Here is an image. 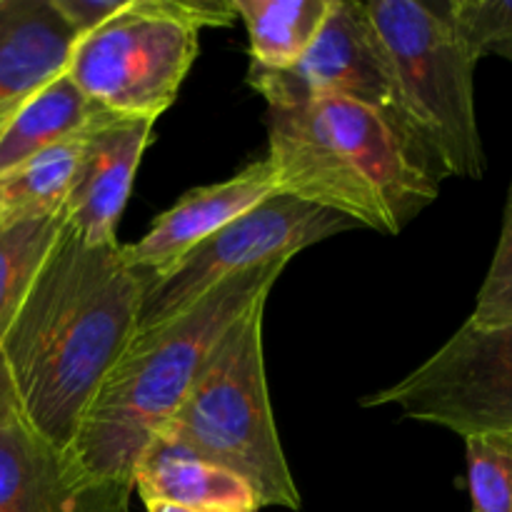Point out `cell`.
Listing matches in <instances>:
<instances>
[{
	"label": "cell",
	"instance_id": "1",
	"mask_svg": "<svg viewBox=\"0 0 512 512\" xmlns=\"http://www.w3.org/2000/svg\"><path fill=\"white\" fill-rule=\"evenodd\" d=\"M148 275L123 245H90L65 220L58 243L20 305L0 355L20 418L70 450L90 403L138 333Z\"/></svg>",
	"mask_w": 512,
	"mask_h": 512
},
{
	"label": "cell",
	"instance_id": "2",
	"mask_svg": "<svg viewBox=\"0 0 512 512\" xmlns=\"http://www.w3.org/2000/svg\"><path fill=\"white\" fill-rule=\"evenodd\" d=\"M268 160L280 195L400 235L438 200L440 178L380 113L348 98L273 105Z\"/></svg>",
	"mask_w": 512,
	"mask_h": 512
},
{
	"label": "cell",
	"instance_id": "3",
	"mask_svg": "<svg viewBox=\"0 0 512 512\" xmlns=\"http://www.w3.org/2000/svg\"><path fill=\"white\" fill-rule=\"evenodd\" d=\"M285 265L233 275L175 318L135 333L75 435L70 453L78 463L133 488V470L153 435L178 413L220 338L255 303L268 300Z\"/></svg>",
	"mask_w": 512,
	"mask_h": 512
},
{
	"label": "cell",
	"instance_id": "4",
	"mask_svg": "<svg viewBox=\"0 0 512 512\" xmlns=\"http://www.w3.org/2000/svg\"><path fill=\"white\" fill-rule=\"evenodd\" d=\"M265 303H255L220 338L178 413L155 435L240 475L258 493L263 508L300 510V490L270 408L263 355Z\"/></svg>",
	"mask_w": 512,
	"mask_h": 512
},
{
	"label": "cell",
	"instance_id": "5",
	"mask_svg": "<svg viewBox=\"0 0 512 512\" xmlns=\"http://www.w3.org/2000/svg\"><path fill=\"white\" fill-rule=\"evenodd\" d=\"M370 20L388 53L403 110L445 178L480 180L485 150L475 115V58L448 3L370 0Z\"/></svg>",
	"mask_w": 512,
	"mask_h": 512
},
{
	"label": "cell",
	"instance_id": "6",
	"mask_svg": "<svg viewBox=\"0 0 512 512\" xmlns=\"http://www.w3.org/2000/svg\"><path fill=\"white\" fill-rule=\"evenodd\" d=\"M235 20L230 0H130L75 43L65 73L105 113L155 123L198 58L200 30Z\"/></svg>",
	"mask_w": 512,
	"mask_h": 512
},
{
	"label": "cell",
	"instance_id": "7",
	"mask_svg": "<svg viewBox=\"0 0 512 512\" xmlns=\"http://www.w3.org/2000/svg\"><path fill=\"white\" fill-rule=\"evenodd\" d=\"M353 228H358L353 220L333 210L290 195H270L203 240L173 268L148 275L138 333L180 315L233 275L270 263H288L300 250Z\"/></svg>",
	"mask_w": 512,
	"mask_h": 512
},
{
	"label": "cell",
	"instance_id": "8",
	"mask_svg": "<svg viewBox=\"0 0 512 512\" xmlns=\"http://www.w3.org/2000/svg\"><path fill=\"white\" fill-rule=\"evenodd\" d=\"M365 408L393 405L415 423L460 438L512 430V320L463 328L408 378L363 398Z\"/></svg>",
	"mask_w": 512,
	"mask_h": 512
},
{
	"label": "cell",
	"instance_id": "9",
	"mask_svg": "<svg viewBox=\"0 0 512 512\" xmlns=\"http://www.w3.org/2000/svg\"><path fill=\"white\" fill-rule=\"evenodd\" d=\"M248 85L273 105H298L315 98H348L383 115L400 138L443 183L433 158L403 110L398 83L365 3L330 0L323 28L303 58L285 70H248Z\"/></svg>",
	"mask_w": 512,
	"mask_h": 512
},
{
	"label": "cell",
	"instance_id": "10",
	"mask_svg": "<svg viewBox=\"0 0 512 512\" xmlns=\"http://www.w3.org/2000/svg\"><path fill=\"white\" fill-rule=\"evenodd\" d=\"M133 493L85 470L23 420L0 425V512H130Z\"/></svg>",
	"mask_w": 512,
	"mask_h": 512
},
{
	"label": "cell",
	"instance_id": "11",
	"mask_svg": "<svg viewBox=\"0 0 512 512\" xmlns=\"http://www.w3.org/2000/svg\"><path fill=\"white\" fill-rule=\"evenodd\" d=\"M153 128V120L103 110L85 130L78 173L65 205V220L85 243H118V223Z\"/></svg>",
	"mask_w": 512,
	"mask_h": 512
},
{
	"label": "cell",
	"instance_id": "12",
	"mask_svg": "<svg viewBox=\"0 0 512 512\" xmlns=\"http://www.w3.org/2000/svg\"><path fill=\"white\" fill-rule=\"evenodd\" d=\"M275 193L278 183L270 160H253L228 180L200 185L175 200L173 208L153 220L143 238L123 245L125 260L145 275L165 273L203 240Z\"/></svg>",
	"mask_w": 512,
	"mask_h": 512
},
{
	"label": "cell",
	"instance_id": "13",
	"mask_svg": "<svg viewBox=\"0 0 512 512\" xmlns=\"http://www.w3.org/2000/svg\"><path fill=\"white\" fill-rule=\"evenodd\" d=\"M143 503H170L195 512H260L258 493L240 475L208 463L175 440L155 435L133 470Z\"/></svg>",
	"mask_w": 512,
	"mask_h": 512
},
{
	"label": "cell",
	"instance_id": "14",
	"mask_svg": "<svg viewBox=\"0 0 512 512\" xmlns=\"http://www.w3.org/2000/svg\"><path fill=\"white\" fill-rule=\"evenodd\" d=\"M75 43L53 0H0V103L65 73Z\"/></svg>",
	"mask_w": 512,
	"mask_h": 512
},
{
	"label": "cell",
	"instance_id": "15",
	"mask_svg": "<svg viewBox=\"0 0 512 512\" xmlns=\"http://www.w3.org/2000/svg\"><path fill=\"white\" fill-rule=\"evenodd\" d=\"M103 110L90 103L68 73L30 93L0 135V178L33 155L83 133Z\"/></svg>",
	"mask_w": 512,
	"mask_h": 512
},
{
	"label": "cell",
	"instance_id": "16",
	"mask_svg": "<svg viewBox=\"0 0 512 512\" xmlns=\"http://www.w3.org/2000/svg\"><path fill=\"white\" fill-rule=\"evenodd\" d=\"M248 30L250 68L285 70L298 63L323 28L330 0H230Z\"/></svg>",
	"mask_w": 512,
	"mask_h": 512
},
{
	"label": "cell",
	"instance_id": "17",
	"mask_svg": "<svg viewBox=\"0 0 512 512\" xmlns=\"http://www.w3.org/2000/svg\"><path fill=\"white\" fill-rule=\"evenodd\" d=\"M85 130L33 155L0 178V220L50 218L65 213L83 153Z\"/></svg>",
	"mask_w": 512,
	"mask_h": 512
},
{
	"label": "cell",
	"instance_id": "18",
	"mask_svg": "<svg viewBox=\"0 0 512 512\" xmlns=\"http://www.w3.org/2000/svg\"><path fill=\"white\" fill-rule=\"evenodd\" d=\"M63 228L65 213L0 220V348Z\"/></svg>",
	"mask_w": 512,
	"mask_h": 512
},
{
	"label": "cell",
	"instance_id": "19",
	"mask_svg": "<svg viewBox=\"0 0 512 512\" xmlns=\"http://www.w3.org/2000/svg\"><path fill=\"white\" fill-rule=\"evenodd\" d=\"M463 440L473 512H512V430Z\"/></svg>",
	"mask_w": 512,
	"mask_h": 512
},
{
	"label": "cell",
	"instance_id": "20",
	"mask_svg": "<svg viewBox=\"0 0 512 512\" xmlns=\"http://www.w3.org/2000/svg\"><path fill=\"white\" fill-rule=\"evenodd\" d=\"M448 8L475 63L485 55L512 63V0H448Z\"/></svg>",
	"mask_w": 512,
	"mask_h": 512
},
{
	"label": "cell",
	"instance_id": "21",
	"mask_svg": "<svg viewBox=\"0 0 512 512\" xmlns=\"http://www.w3.org/2000/svg\"><path fill=\"white\" fill-rule=\"evenodd\" d=\"M470 320L478 325H500L512 320V178L508 200H505L498 250H495Z\"/></svg>",
	"mask_w": 512,
	"mask_h": 512
},
{
	"label": "cell",
	"instance_id": "22",
	"mask_svg": "<svg viewBox=\"0 0 512 512\" xmlns=\"http://www.w3.org/2000/svg\"><path fill=\"white\" fill-rule=\"evenodd\" d=\"M58 13L75 33V38H85L100 25L108 23L118 13H123L130 0H53Z\"/></svg>",
	"mask_w": 512,
	"mask_h": 512
},
{
	"label": "cell",
	"instance_id": "23",
	"mask_svg": "<svg viewBox=\"0 0 512 512\" xmlns=\"http://www.w3.org/2000/svg\"><path fill=\"white\" fill-rule=\"evenodd\" d=\"M13 420H23V418H20L18 398H15L13 383H10V373L8 368H5L3 355H0V425L13 423Z\"/></svg>",
	"mask_w": 512,
	"mask_h": 512
},
{
	"label": "cell",
	"instance_id": "24",
	"mask_svg": "<svg viewBox=\"0 0 512 512\" xmlns=\"http://www.w3.org/2000/svg\"><path fill=\"white\" fill-rule=\"evenodd\" d=\"M25 98L20 100H8V103H0V135L5 133V128L10 125V120L15 118V113H18V108L23 105Z\"/></svg>",
	"mask_w": 512,
	"mask_h": 512
},
{
	"label": "cell",
	"instance_id": "25",
	"mask_svg": "<svg viewBox=\"0 0 512 512\" xmlns=\"http://www.w3.org/2000/svg\"><path fill=\"white\" fill-rule=\"evenodd\" d=\"M145 510L148 512H195L188 508H178V505H170V503H145Z\"/></svg>",
	"mask_w": 512,
	"mask_h": 512
}]
</instances>
